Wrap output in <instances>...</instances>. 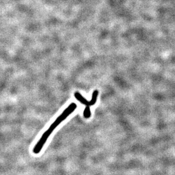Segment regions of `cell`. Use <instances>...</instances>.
Instances as JSON below:
<instances>
[{"label":"cell","instance_id":"cell-2","mask_svg":"<svg viewBox=\"0 0 175 175\" xmlns=\"http://www.w3.org/2000/svg\"><path fill=\"white\" fill-rule=\"evenodd\" d=\"M98 95H99V91L97 90H95L92 93V98L90 102L86 100L79 92H75L74 93V97L78 101H79L82 104H84L86 106L90 107L91 106H94L95 104L97 101Z\"/></svg>","mask_w":175,"mask_h":175},{"label":"cell","instance_id":"cell-1","mask_svg":"<svg viewBox=\"0 0 175 175\" xmlns=\"http://www.w3.org/2000/svg\"><path fill=\"white\" fill-rule=\"evenodd\" d=\"M77 106L75 103H71L63 112L55 120V121L51 124L49 128L45 131L42 137L40 138L39 141L37 142L36 145L35 146L33 149V152L35 154H38L42 151L44 145L45 144L48 138L49 137L52 132L55 129L63 122L66 118L71 114L75 110L77 109Z\"/></svg>","mask_w":175,"mask_h":175},{"label":"cell","instance_id":"cell-3","mask_svg":"<svg viewBox=\"0 0 175 175\" xmlns=\"http://www.w3.org/2000/svg\"><path fill=\"white\" fill-rule=\"evenodd\" d=\"M91 113L90 108V107L86 106L83 111V116L86 118H88L91 117Z\"/></svg>","mask_w":175,"mask_h":175}]
</instances>
